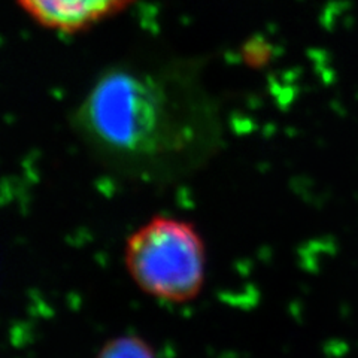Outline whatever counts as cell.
<instances>
[{"mask_svg": "<svg viewBox=\"0 0 358 358\" xmlns=\"http://www.w3.org/2000/svg\"><path fill=\"white\" fill-rule=\"evenodd\" d=\"M73 126L100 162L133 178L163 169L184 142L169 87L129 67L99 78L76 108Z\"/></svg>", "mask_w": 358, "mask_h": 358, "instance_id": "obj_1", "label": "cell"}, {"mask_svg": "<svg viewBox=\"0 0 358 358\" xmlns=\"http://www.w3.org/2000/svg\"><path fill=\"white\" fill-rule=\"evenodd\" d=\"M124 263L143 293L167 303L196 299L205 285L206 248L192 222L154 217L126 242Z\"/></svg>", "mask_w": 358, "mask_h": 358, "instance_id": "obj_2", "label": "cell"}, {"mask_svg": "<svg viewBox=\"0 0 358 358\" xmlns=\"http://www.w3.org/2000/svg\"><path fill=\"white\" fill-rule=\"evenodd\" d=\"M39 26L60 33H76L127 9L134 0H17Z\"/></svg>", "mask_w": 358, "mask_h": 358, "instance_id": "obj_3", "label": "cell"}, {"mask_svg": "<svg viewBox=\"0 0 358 358\" xmlns=\"http://www.w3.org/2000/svg\"><path fill=\"white\" fill-rule=\"evenodd\" d=\"M96 358H157V354L139 336L124 334L106 342Z\"/></svg>", "mask_w": 358, "mask_h": 358, "instance_id": "obj_4", "label": "cell"}]
</instances>
